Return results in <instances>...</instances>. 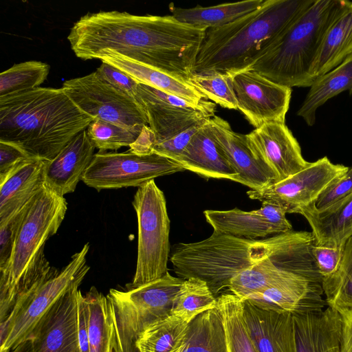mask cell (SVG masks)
<instances>
[{
	"label": "cell",
	"instance_id": "f907efd6",
	"mask_svg": "<svg viewBox=\"0 0 352 352\" xmlns=\"http://www.w3.org/2000/svg\"><path fill=\"white\" fill-rule=\"evenodd\" d=\"M10 352H35L32 338L26 339Z\"/></svg>",
	"mask_w": 352,
	"mask_h": 352
},
{
	"label": "cell",
	"instance_id": "c3c4849f",
	"mask_svg": "<svg viewBox=\"0 0 352 352\" xmlns=\"http://www.w3.org/2000/svg\"><path fill=\"white\" fill-rule=\"evenodd\" d=\"M155 144V137L153 131L148 125H144L136 140L130 145L129 151L139 155H151Z\"/></svg>",
	"mask_w": 352,
	"mask_h": 352
},
{
	"label": "cell",
	"instance_id": "60d3db41",
	"mask_svg": "<svg viewBox=\"0 0 352 352\" xmlns=\"http://www.w3.org/2000/svg\"><path fill=\"white\" fill-rule=\"evenodd\" d=\"M30 202L6 223L0 225V270L4 269L10 261L18 232L26 214Z\"/></svg>",
	"mask_w": 352,
	"mask_h": 352
},
{
	"label": "cell",
	"instance_id": "5bb4252c",
	"mask_svg": "<svg viewBox=\"0 0 352 352\" xmlns=\"http://www.w3.org/2000/svg\"><path fill=\"white\" fill-rule=\"evenodd\" d=\"M237 109L255 128L270 122H285L292 88L277 84L253 69L230 76Z\"/></svg>",
	"mask_w": 352,
	"mask_h": 352
},
{
	"label": "cell",
	"instance_id": "ee69618b",
	"mask_svg": "<svg viewBox=\"0 0 352 352\" xmlns=\"http://www.w3.org/2000/svg\"><path fill=\"white\" fill-rule=\"evenodd\" d=\"M96 73L102 80L136 100L138 83L121 70L102 62L100 66L96 70Z\"/></svg>",
	"mask_w": 352,
	"mask_h": 352
},
{
	"label": "cell",
	"instance_id": "d6a6232c",
	"mask_svg": "<svg viewBox=\"0 0 352 352\" xmlns=\"http://www.w3.org/2000/svg\"><path fill=\"white\" fill-rule=\"evenodd\" d=\"M88 307L90 352H113V333L107 296L91 287L85 295Z\"/></svg>",
	"mask_w": 352,
	"mask_h": 352
},
{
	"label": "cell",
	"instance_id": "44dd1931",
	"mask_svg": "<svg viewBox=\"0 0 352 352\" xmlns=\"http://www.w3.org/2000/svg\"><path fill=\"white\" fill-rule=\"evenodd\" d=\"M267 257L278 267L322 283L312 248L316 244L312 232L289 231L263 239Z\"/></svg>",
	"mask_w": 352,
	"mask_h": 352
},
{
	"label": "cell",
	"instance_id": "bcb514c9",
	"mask_svg": "<svg viewBox=\"0 0 352 352\" xmlns=\"http://www.w3.org/2000/svg\"><path fill=\"white\" fill-rule=\"evenodd\" d=\"M31 157L20 148L4 142H0V181L18 165Z\"/></svg>",
	"mask_w": 352,
	"mask_h": 352
},
{
	"label": "cell",
	"instance_id": "1f68e13d",
	"mask_svg": "<svg viewBox=\"0 0 352 352\" xmlns=\"http://www.w3.org/2000/svg\"><path fill=\"white\" fill-rule=\"evenodd\" d=\"M305 281L314 282L278 267L267 257L234 276L228 288L243 300L251 294L270 287Z\"/></svg>",
	"mask_w": 352,
	"mask_h": 352
},
{
	"label": "cell",
	"instance_id": "484cf974",
	"mask_svg": "<svg viewBox=\"0 0 352 352\" xmlns=\"http://www.w3.org/2000/svg\"><path fill=\"white\" fill-rule=\"evenodd\" d=\"M96 58L118 68L138 83L175 96L193 104L199 105L205 100H208L190 82L132 60L116 52L102 51Z\"/></svg>",
	"mask_w": 352,
	"mask_h": 352
},
{
	"label": "cell",
	"instance_id": "8d00e7d4",
	"mask_svg": "<svg viewBox=\"0 0 352 352\" xmlns=\"http://www.w3.org/2000/svg\"><path fill=\"white\" fill-rule=\"evenodd\" d=\"M217 307V298L207 283L197 278H189L184 280L170 314L192 320L201 313Z\"/></svg>",
	"mask_w": 352,
	"mask_h": 352
},
{
	"label": "cell",
	"instance_id": "681fc988",
	"mask_svg": "<svg viewBox=\"0 0 352 352\" xmlns=\"http://www.w3.org/2000/svg\"><path fill=\"white\" fill-rule=\"evenodd\" d=\"M340 314L342 317L340 352H352V309Z\"/></svg>",
	"mask_w": 352,
	"mask_h": 352
},
{
	"label": "cell",
	"instance_id": "ba28073f",
	"mask_svg": "<svg viewBox=\"0 0 352 352\" xmlns=\"http://www.w3.org/2000/svg\"><path fill=\"white\" fill-rule=\"evenodd\" d=\"M89 250L87 243L60 272L55 269L17 298L0 323V352H10L29 338L53 305L70 289L81 284L89 270L86 263Z\"/></svg>",
	"mask_w": 352,
	"mask_h": 352
},
{
	"label": "cell",
	"instance_id": "cb8c5ba5",
	"mask_svg": "<svg viewBox=\"0 0 352 352\" xmlns=\"http://www.w3.org/2000/svg\"><path fill=\"white\" fill-rule=\"evenodd\" d=\"M208 120L193 135L187 146L175 161L180 164L185 170L192 171L201 176L228 179L237 182L238 174L214 140Z\"/></svg>",
	"mask_w": 352,
	"mask_h": 352
},
{
	"label": "cell",
	"instance_id": "e0dca14e",
	"mask_svg": "<svg viewBox=\"0 0 352 352\" xmlns=\"http://www.w3.org/2000/svg\"><path fill=\"white\" fill-rule=\"evenodd\" d=\"M208 123L214 140L238 174L237 182L254 190L277 182L274 172L252 152L245 135L234 131L227 121L217 116Z\"/></svg>",
	"mask_w": 352,
	"mask_h": 352
},
{
	"label": "cell",
	"instance_id": "836d02e7",
	"mask_svg": "<svg viewBox=\"0 0 352 352\" xmlns=\"http://www.w3.org/2000/svg\"><path fill=\"white\" fill-rule=\"evenodd\" d=\"M225 328L228 352H257L243 318V300L233 294L217 297Z\"/></svg>",
	"mask_w": 352,
	"mask_h": 352
},
{
	"label": "cell",
	"instance_id": "6da1fadb",
	"mask_svg": "<svg viewBox=\"0 0 352 352\" xmlns=\"http://www.w3.org/2000/svg\"><path fill=\"white\" fill-rule=\"evenodd\" d=\"M206 32L172 15L100 11L75 22L67 40L75 55L83 60L111 50L190 82Z\"/></svg>",
	"mask_w": 352,
	"mask_h": 352
},
{
	"label": "cell",
	"instance_id": "4316f807",
	"mask_svg": "<svg viewBox=\"0 0 352 352\" xmlns=\"http://www.w3.org/2000/svg\"><path fill=\"white\" fill-rule=\"evenodd\" d=\"M311 228L316 244L342 246L352 235V194L318 211L314 203L299 209Z\"/></svg>",
	"mask_w": 352,
	"mask_h": 352
},
{
	"label": "cell",
	"instance_id": "277c9868",
	"mask_svg": "<svg viewBox=\"0 0 352 352\" xmlns=\"http://www.w3.org/2000/svg\"><path fill=\"white\" fill-rule=\"evenodd\" d=\"M67 202L45 184L30 201L10 261L0 270V320L10 314L17 298L55 269L44 253L47 240L63 222Z\"/></svg>",
	"mask_w": 352,
	"mask_h": 352
},
{
	"label": "cell",
	"instance_id": "d6986e66",
	"mask_svg": "<svg viewBox=\"0 0 352 352\" xmlns=\"http://www.w3.org/2000/svg\"><path fill=\"white\" fill-rule=\"evenodd\" d=\"M243 318L257 352H296L293 314L243 300Z\"/></svg>",
	"mask_w": 352,
	"mask_h": 352
},
{
	"label": "cell",
	"instance_id": "8992f818",
	"mask_svg": "<svg viewBox=\"0 0 352 352\" xmlns=\"http://www.w3.org/2000/svg\"><path fill=\"white\" fill-rule=\"evenodd\" d=\"M267 257L263 239H247L213 231L203 241L177 244L170 261L179 278L201 279L215 294L228 288L237 274Z\"/></svg>",
	"mask_w": 352,
	"mask_h": 352
},
{
	"label": "cell",
	"instance_id": "603a6c76",
	"mask_svg": "<svg viewBox=\"0 0 352 352\" xmlns=\"http://www.w3.org/2000/svg\"><path fill=\"white\" fill-rule=\"evenodd\" d=\"M47 162L30 157L0 181V225L10 220L43 188Z\"/></svg>",
	"mask_w": 352,
	"mask_h": 352
},
{
	"label": "cell",
	"instance_id": "3957f363",
	"mask_svg": "<svg viewBox=\"0 0 352 352\" xmlns=\"http://www.w3.org/2000/svg\"><path fill=\"white\" fill-rule=\"evenodd\" d=\"M314 0H264L254 11L206 30L193 74L231 76L250 69Z\"/></svg>",
	"mask_w": 352,
	"mask_h": 352
},
{
	"label": "cell",
	"instance_id": "f35d334b",
	"mask_svg": "<svg viewBox=\"0 0 352 352\" xmlns=\"http://www.w3.org/2000/svg\"><path fill=\"white\" fill-rule=\"evenodd\" d=\"M143 126L128 128L94 119L86 130L94 147L99 151H106L130 146L139 136Z\"/></svg>",
	"mask_w": 352,
	"mask_h": 352
},
{
	"label": "cell",
	"instance_id": "7dc6e473",
	"mask_svg": "<svg viewBox=\"0 0 352 352\" xmlns=\"http://www.w3.org/2000/svg\"><path fill=\"white\" fill-rule=\"evenodd\" d=\"M76 331L80 352H90L88 332V307L80 289L76 296Z\"/></svg>",
	"mask_w": 352,
	"mask_h": 352
},
{
	"label": "cell",
	"instance_id": "ab89813d",
	"mask_svg": "<svg viewBox=\"0 0 352 352\" xmlns=\"http://www.w3.org/2000/svg\"><path fill=\"white\" fill-rule=\"evenodd\" d=\"M190 82L214 103L224 108L237 109V102L230 76L218 73L193 74Z\"/></svg>",
	"mask_w": 352,
	"mask_h": 352
},
{
	"label": "cell",
	"instance_id": "d590c367",
	"mask_svg": "<svg viewBox=\"0 0 352 352\" xmlns=\"http://www.w3.org/2000/svg\"><path fill=\"white\" fill-rule=\"evenodd\" d=\"M191 320L170 314L146 327L137 338L136 352H170Z\"/></svg>",
	"mask_w": 352,
	"mask_h": 352
},
{
	"label": "cell",
	"instance_id": "74e56055",
	"mask_svg": "<svg viewBox=\"0 0 352 352\" xmlns=\"http://www.w3.org/2000/svg\"><path fill=\"white\" fill-rule=\"evenodd\" d=\"M50 69L48 64L37 60L14 65L0 74V97L39 87L46 80Z\"/></svg>",
	"mask_w": 352,
	"mask_h": 352
},
{
	"label": "cell",
	"instance_id": "30bf717a",
	"mask_svg": "<svg viewBox=\"0 0 352 352\" xmlns=\"http://www.w3.org/2000/svg\"><path fill=\"white\" fill-rule=\"evenodd\" d=\"M186 170L178 162L156 153L139 155L99 151L85 172L82 181L98 191L102 189L138 188L156 177Z\"/></svg>",
	"mask_w": 352,
	"mask_h": 352
},
{
	"label": "cell",
	"instance_id": "f1b7e54d",
	"mask_svg": "<svg viewBox=\"0 0 352 352\" xmlns=\"http://www.w3.org/2000/svg\"><path fill=\"white\" fill-rule=\"evenodd\" d=\"M170 352H228L223 318L218 306L192 320Z\"/></svg>",
	"mask_w": 352,
	"mask_h": 352
},
{
	"label": "cell",
	"instance_id": "ac0fdd59",
	"mask_svg": "<svg viewBox=\"0 0 352 352\" xmlns=\"http://www.w3.org/2000/svg\"><path fill=\"white\" fill-rule=\"evenodd\" d=\"M79 286L65 294L39 322L30 336L35 352H80L76 331Z\"/></svg>",
	"mask_w": 352,
	"mask_h": 352
},
{
	"label": "cell",
	"instance_id": "7a4b0ae2",
	"mask_svg": "<svg viewBox=\"0 0 352 352\" xmlns=\"http://www.w3.org/2000/svg\"><path fill=\"white\" fill-rule=\"evenodd\" d=\"M93 120L62 88L39 87L0 97V142L31 157L52 160Z\"/></svg>",
	"mask_w": 352,
	"mask_h": 352
},
{
	"label": "cell",
	"instance_id": "f6af8a7d",
	"mask_svg": "<svg viewBox=\"0 0 352 352\" xmlns=\"http://www.w3.org/2000/svg\"><path fill=\"white\" fill-rule=\"evenodd\" d=\"M206 122L192 126L171 138L155 144L153 148V153L175 161L187 146L193 135Z\"/></svg>",
	"mask_w": 352,
	"mask_h": 352
},
{
	"label": "cell",
	"instance_id": "f546056e",
	"mask_svg": "<svg viewBox=\"0 0 352 352\" xmlns=\"http://www.w3.org/2000/svg\"><path fill=\"white\" fill-rule=\"evenodd\" d=\"M345 91L352 95V54L338 67L314 80L297 116L308 126H313L317 109Z\"/></svg>",
	"mask_w": 352,
	"mask_h": 352
},
{
	"label": "cell",
	"instance_id": "ffe728a7",
	"mask_svg": "<svg viewBox=\"0 0 352 352\" xmlns=\"http://www.w3.org/2000/svg\"><path fill=\"white\" fill-rule=\"evenodd\" d=\"M296 352H340L342 317L335 309L293 314Z\"/></svg>",
	"mask_w": 352,
	"mask_h": 352
},
{
	"label": "cell",
	"instance_id": "4fadbf2b",
	"mask_svg": "<svg viewBox=\"0 0 352 352\" xmlns=\"http://www.w3.org/2000/svg\"><path fill=\"white\" fill-rule=\"evenodd\" d=\"M348 170V167L335 164L323 157L283 180L259 190H250L247 195L261 203L278 204L286 213H296L315 203L322 191Z\"/></svg>",
	"mask_w": 352,
	"mask_h": 352
},
{
	"label": "cell",
	"instance_id": "52a82bcc",
	"mask_svg": "<svg viewBox=\"0 0 352 352\" xmlns=\"http://www.w3.org/2000/svg\"><path fill=\"white\" fill-rule=\"evenodd\" d=\"M184 280L168 272L158 279L127 290H109L106 296L114 352H136L135 343L142 331L170 314Z\"/></svg>",
	"mask_w": 352,
	"mask_h": 352
},
{
	"label": "cell",
	"instance_id": "8fae6325",
	"mask_svg": "<svg viewBox=\"0 0 352 352\" xmlns=\"http://www.w3.org/2000/svg\"><path fill=\"white\" fill-rule=\"evenodd\" d=\"M61 88L76 107L94 120L128 128L148 125L140 104L102 80L96 72L65 80Z\"/></svg>",
	"mask_w": 352,
	"mask_h": 352
},
{
	"label": "cell",
	"instance_id": "7bdbcfd3",
	"mask_svg": "<svg viewBox=\"0 0 352 352\" xmlns=\"http://www.w3.org/2000/svg\"><path fill=\"white\" fill-rule=\"evenodd\" d=\"M342 246L315 244L312 254L322 278L333 274L340 264Z\"/></svg>",
	"mask_w": 352,
	"mask_h": 352
},
{
	"label": "cell",
	"instance_id": "e575fe53",
	"mask_svg": "<svg viewBox=\"0 0 352 352\" xmlns=\"http://www.w3.org/2000/svg\"><path fill=\"white\" fill-rule=\"evenodd\" d=\"M322 287L328 306L340 314L352 309V235L342 245L338 267L333 274L322 278Z\"/></svg>",
	"mask_w": 352,
	"mask_h": 352
},
{
	"label": "cell",
	"instance_id": "83f0119b",
	"mask_svg": "<svg viewBox=\"0 0 352 352\" xmlns=\"http://www.w3.org/2000/svg\"><path fill=\"white\" fill-rule=\"evenodd\" d=\"M352 54V2L327 29L311 69L314 80Z\"/></svg>",
	"mask_w": 352,
	"mask_h": 352
},
{
	"label": "cell",
	"instance_id": "7402d4cb",
	"mask_svg": "<svg viewBox=\"0 0 352 352\" xmlns=\"http://www.w3.org/2000/svg\"><path fill=\"white\" fill-rule=\"evenodd\" d=\"M96 148L85 129L70 140L45 168V184L59 195L73 192L90 165Z\"/></svg>",
	"mask_w": 352,
	"mask_h": 352
},
{
	"label": "cell",
	"instance_id": "2e32d148",
	"mask_svg": "<svg viewBox=\"0 0 352 352\" xmlns=\"http://www.w3.org/2000/svg\"><path fill=\"white\" fill-rule=\"evenodd\" d=\"M214 231L233 236L256 240L292 230L285 210L279 205L262 202L256 210L243 211L207 210L204 212Z\"/></svg>",
	"mask_w": 352,
	"mask_h": 352
},
{
	"label": "cell",
	"instance_id": "4dcf8cb0",
	"mask_svg": "<svg viewBox=\"0 0 352 352\" xmlns=\"http://www.w3.org/2000/svg\"><path fill=\"white\" fill-rule=\"evenodd\" d=\"M264 0H245L191 8L177 7L170 3L171 15L177 21L202 29H211L224 26L239 18L258 9Z\"/></svg>",
	"mask_w": 352,
	"mask_h": 352
},
{
	"label": "cell",
	"instance_id": "7c38bea8",
	"mask_svg": "<svg viewBox=\"0 0 352 352\" xmlns=\"http://www.w3.org/2000/svg\"><path fill=\"white\" fill-rule=\"evenodd\" d=\"M136 101L144 111L155 144L166 140L214 116L216 105L205 100L199 105L138 83Z\"/></svg>",
	"mask_w": 352,
	"mask_h": 352
},
{
	"label": "cell",
	"instance_id": "5b68a950",
	"mask_svg": "<svg viewBox=\"0 0 352 352\" xmlns=\"http://www.w3.org/2000/svg\"><path fill=\"white\" fill-rule=\"evenodd\" d=\"M351 3L314 0L283 32L250 69L288 87H309L311 69L322 38L333 21Z\"/></svg>",
	"mask_w": 352,
	"mask_h": 352
},
{
	"label": "cell",
	"instance_id": "9a60e30c",
	"mask_svg": "<svg viewBox=\"0 0 352 352\" xmlns=\"http://www.w3.org/2000/svg\"><path fill=\"white\" fill-rule=\"evenodd\" d=\"M254 155L276 174L277 182L306 168L300 146L285 122H270L245 134Z\"/></svg>",
	"mask_w": 352,
	"mask_h": 352
},
{
	"label": "cell",
	"instance_id": "9c48e42d",
	"mask_svg": "<svg viewBox=\"0 0 352 352\" xmlns=\"http://www.w3.org/2000/svg\"><path fill=\"white\" fill-rule=\"evenodd\" d=\"M132 205L138 226V258L133 282L135 287L164 276L170 252V219L164 192L154 179L138 188Z\"/></svg>",
	"mask_w": 352,
	"mask_h": 352
},
{
	"label": "cell",
	"instance_id": "d4e9b609",
	"mask_svg": "<svg viewBox=\"0 0 352 352\" xmlns=\"http://www.w3.org/2000/svg\"><path fill=\"white\" fill-rule=\"evenodd\" d=\"M322 284L305 281L267 288L248 296L252 304L265 309L292 314L324 309Z\"/></svg>",
	"mask_w": 352,
	"mask_h": 352
},
{
	"label": "cell",
	"instance_id": "b9f144b4",
	"mask_svg": "<svg viewBox=\"0 0 352 352\" xmlns=\"http://www.w3.org/2000/svg\"><path fill=\"white\" fill-rule=\"evenodd\" d=\"M352 194V168L334 179L314 203L316 209L324 210Z\"/></svg>",
	"mask_w": 352,
	"mask_h": 352
}]
</instances>
